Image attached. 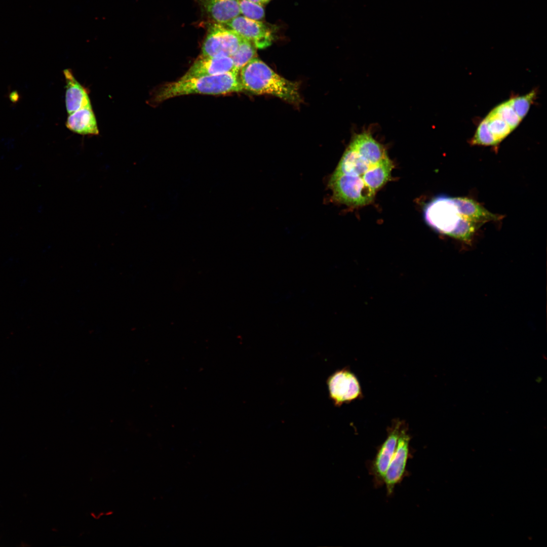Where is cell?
Returning a JSON list of instances; mask_svg holds the SVG:
<instances>
[{"label":"cell","instance_id":"13","mask_svg":"<svg viewBox=\"0 0 547 547\" xmlns=\"http://www.w3.org/2000/svg\"><path fill=\"white\" fill-rule=\"evenodd\" d=\"M66 126L71 131L81 135H96L99 134L92 107L83 108L69 114Z\"/></svg>","mask_w":547,"mask_h":547},{"label":"cell","instance_id":"16","mask_svg":"<svg viewBox=\"0 0 547 547\" xmlns=\"http://www.w3.org/2000/svg\"><path fill=\"white\" fill-rule=\"evenodd\" d=\"M536 90H533L527 94L512 98L509 100L512 108L521 120L528 113L536 97Z\"/></svg>","mask_w":547,"mask_h":547},{"label":"cell","instance_id":"11","mask_svg":"<svg viewBox=\"0 0 547 547\" xmlns=\"http://www.w3.org/2000/svg\"><path fill=\"white\" fill-rule=\"evenodd\" d=\"M213 23L224 25L240 15L238 0H198Z\"/></svg>","mask_w":547,"mask_h":547},{"label":"cell","instance_id":"21","mask_svg":"<svg viewBox=\"0 0 547 547\" xmlns=\"http://www.w3.org/2000/svg\"><path fill=\"white\" fill-rule=\"evenodd\" d=\"M248 1L254 2V3H257V4H258L259 5H262V6L263 4L266 3L263 0H248Z\"/></svg>","mask_w":547,"mask_h":547},{"label":"cell","instance_id":"9","mask_svg":"<svg viewBox=\"0 0 547 547\" xmlns=\"http://www.w3.org/2000/svg\"><path fill=\"white\" fill-rule=\"evenodd\" d=\"M244 38L253 43L256 48L264 49L274 40L273 29L264 22L239 15L224 25Z\"/></svg>","mask_w":547,"mask_h":547},{"label":"cell","instance_id":"15","mask_svg":"<svg viewBox=\"0 0 547 547\" xmlns=\"http://www.w3.org/2000/svg\"><path fill=\"white\" fill-rule=\"evenodd\" d=\"M488 128L492 134L496 145L506 138L513 131L510 127L492 109L485 118Z\"/></svg>","mask_w":547,"mask_h":547},{"label":"cell","instance_id":"1","mask_svg":"<svg viewBox=\"0 0 547 547\" xmlns=\"http://www.w3.org/2000/svg\"><path fill=\"white\" fill-rule=\"evenodd\" d=\"M394 163L369 131L355 134L330 178L337 201L359 207L371 203L391 178Z\"/></svg>","mask_w":547,"mask_h":547},{"label":"cell","instance_id":"19","mask_svg":"<svg viewBox=\"0 0 547 547\" xmlns=\"http://www.w3.org/2000/svg\"><path fill=\"white\" fill-rule=\"evenodd\" d=\"M241 14L253 20L259 21L264 17V10L262 5L248 0H238Z\"/></svg>","mask_w":547,"mask_h":547},{"label":"cell","instance_id":"17","mask_svg":"<svg viewBox=\"0 0 547 547\" xmlns=\"http://www.w3.org/2000/svg\"><path fill=\"white\" fill-rule=\"evenodd\" d=\"M493 110L514 130L521 122L510 104L509 100L496 106Z\"/></svg>","mask_w":547,"mask_h":547},{"label":"cell","instance_id":"14","mask_svg":"<svg viewBox=\"0 0 547 547\" xmlns=\"http://www.w3.org/2000/svg\"><path fill=\"white\" fill-rule=\"evenodd\" d=\"M256 49L253 43L243 37L237 50L230 57L233 61L236 72L239 74L241 69L255 57Z\"/></svg>","mask_w":547,"mask_h":547},{"label":"cell","instance_id":"6","mask_svg":"<svg viewBox=\"0 0 547 547\" xmlns=\"http://www.w3.org/2000/svg\"><path fill=\"white\" fill-rule=\"evenodd\" d=\"M405 422L395 419L387 429V437L379 447L376 454L369 466L370 474L373 476L376 486L383 484L384 477L393 456L401 429Z\"/></svg>","mask_w":547,"mask_h":547},{"label":"cell","instance_id":"20","mask_svg":"<svg viewBox=\"0 0 547 547\" xmlns=\"http://www.w3.org/2000/svg\"><path fill=\"white\" fill-rule=\"evenodd\" d=\"M8 97L10 101L14 104H17L19 102L21 98L20 94L16 90L9 92Z\"/></svg>","mask_w":547,"mask_h":547},{"label":"cell","instance_id":"22","mask_svg":"<svg viewBox=\"0 0 547 547\" xmlns=\"http://www.w3.org/2000/svg\"><path fill=\"white\" fill-rule=\"evenodd\" d=\"M263 1L266 3L270 0H263Z\"/></svg>","mask_w":547,"mask_h":547},{"label":"cell","instance_id":"5","mask_svg":"<svg viewBox=\"0 0 547 547\" xmlns=\"http://www.w3.org/2000/svg\"><path fill=\"white\" fill-rule=\"evenodd\" d=\"M243 37L223 24L213 23L209 27L202 47L201 55L230 57L237 50Z\"/></svg>","mask_w":547,"mask_h":547},{"label":"cell","instance_id":"12","mask_svg":"<svg viewBox=\"0 0 547 547\" xmlns=\"http://www.w3.org/2000/svg\"><path fill=\"white\" fill-rule=\"evenodd\" d=\"M63 73L66 81L65 103L68 113L92 107L86 89L77 81L71 71L66 69Z\"/></svg>","mask_w":547,"mask_h":547},{"label":"cell","instance_id":"4","mask_svg":"<svg viewBox=\"0 0 547 547\" xmlns=\"http://www.w3.org/2000/svg\"><path fill=\"white\" fill-rule=\"evenodd\" d=\"M239 74H224L179 79L162 86L155 93L154 101L160 103L172 98L191 94L223 95L243 91Z\"/></svg>","mask_w":547,"mask_h":547},{"label":"cell","instance_id":"3","mask_svg":"<svg viewBox=\"0 0 547 547\" xmlns=\"http://www.w3.org/2000/svg\"><path fill=\"white\" fill-rule=\"evenodd\" d=\"M239 77L244 90L273 95L294 104L300 102L297 83L280 76L256 57L241 69Z\"/></svg>","mask_w":547,"mask_h":547},{"label":"cell","instance_id":"18","mask_svg":"<svg viewBox=\"0 0 547 547\" xmlns=\"http://www.w3.org/2000/svg\"><path fill=\"white\" fill-rule=\"evenodd\" d=\"M470 143L475 145L496 146L485 119L479 124Z\"/></svg>","mask_w":547,"mask_h":547},{"label":"cell","instance_id":"10","mask_svg":"<svg viewBox=\"0 0 547 547\" xmlns=\"http://www.w3.org/2000/svg\"><path fill=\"white\" fill-rule=\"evenodd\" d=\"M230 72H236L230 57H213L201 55L180 79L213 76Z\"/></svg>","mask_w":547,"mask_h":547},{"label":"cell","instance_id":"7","mask_svg":"<svg viewBox=\"0 0 547 547\" xmlns=\"http://www.w3.org/2000/svg\"><path fill=\"white\" fill-rule=\"evenodd\" d=\"M330 397L336 406H341L363 397L360 382L349 369L336 371L328 379Z\"/></svg>","mask_w":547,"mask_h":547},{"label":"cell","instance_id":"8","mask_svg":"<svg viewBox=\"0 0 547 547\" xmlns=\"http://www.w3.org/2000/svg\"><path fill=\"white\" fill-rule=\"evenodd\" d=\"M411 439L405 423L401 429L396 450L384 477L383 484L386 486L388 495L393 494L396 485L406 476V465L410 456Z\"/></svg>","mask_w":547,"mask_h":547},{"label":"cell","instance_id":"2","mask_svg":"<svg viewBox=\"0 0 547 547\" xmlns=\"http://www.w3.org/2000/svg\"><path fill=\"white\" fill-rule=\"evenodd\" d=\"M423 216L435 231L465 241L485 223L502 218L473 199L446 195L438 196L426 204Z\"/></svg>","mask_w":547,"mask_h":547}]
</instances>
